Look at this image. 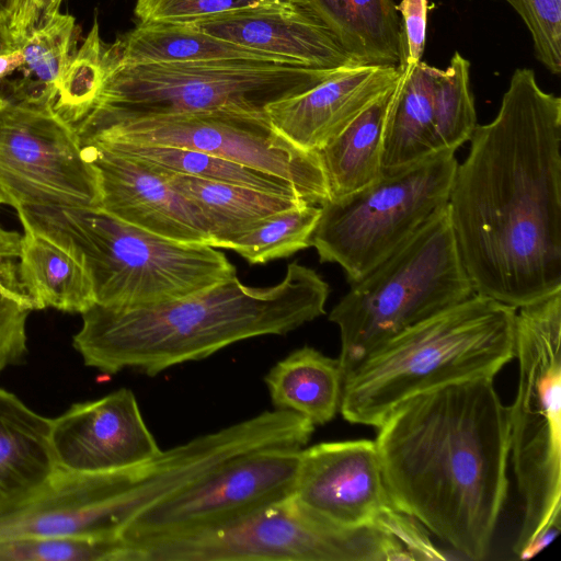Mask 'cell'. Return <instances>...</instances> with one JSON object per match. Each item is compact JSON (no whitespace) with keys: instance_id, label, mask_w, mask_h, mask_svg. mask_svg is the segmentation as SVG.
Wrapping results in <instances>:
<instances>
[{"instance_id":"e0dca14e","label":"cell","mask_w":561,"mask_h":561,"mask_svg":"<svg viewBox=\"0 0 561 561\" xmlns=\"http://www.w3.org/2000/svg\"><path fill=\"white\" fill-rule=\"evenodd\" d=\"M192 24L293 65L328 70L358 67L307 0H276Z\"/></svg>"},{"instance_id":"1f68e13d","label":"cell","mask_w":561,"mask_h":561,"mask_svg":"<svg viewBox=\"0 0 561 561\" xmlns=\"http://www.w3.org/2000/svg\"><path fill=\"white\" fill-rule=\"evenodd\" d=\"M528 27L537 59L559 75L561 70V0H512Z\"/></svg>"},{"instance_id":"7402d4cb","label":"cell","mask_w":561,"mask_h":561,"mask_svg":"<svg viewBox=\"0 0 561 561\" xmlns=\"http://www.w3.org/2000/svg\"><path fill=\"white\" fill-rule=\"evenodd\" d=\"M357 66L402 67L403 37L393 0H307Z\"/></svg>"},{"instance_id":"603a6c76","label":"cell","mask_w":561,"mask_h":561,"mask_svg":"<svg viewBox=\"0 0 561 561\" xmlns=\"http://www.w3.org/2000/svg\"><path fill=\"white\" fill-rule=\"evenodd\" d=\"M398 81L318 151L330 202H340L383 176V130Z\"/></svg>"},{"instance_id":"e575fe53","label":"cell","mask_w":561,"mask_h":561,"mask_svg":"<svg viewBox=\"0 0 561 561\" xmlns=\"http://www.w3.org/2000/svg\"><path fill=\"white\" fill-rule=\"evenodd\" d=\"M401 13V30L403 37V65H416L422 60L427 23V0H401L397 5Z\"/></svg>"},{"instance_id":"6da1fadb","label":"cell","mask_w":561,"mask_h":561,"mask_svg":"<svg viewBox=\"0 0 561 561\" xmlns=\"http://www.w3.org/2000/svg\"><path fill=\"white\" fill-rule=\"evenodd\" d=\"M447 202L474 294L518 308L561 289V99L517 68L477 125Z\"/></svg>"},{"instance_id":"4316f807","label":"cell","mask_w":561,"mask_h":561,"mask_svg":"<svg viewBox=\"0 0 561 561\" xmlns=\"http://www.w3.org/2000/svg\"><path fill=\"white\" fill-rule=\"evenodd\" d=\"M91 145L138 159L170 172L249 187L275 195L300 198L294 185L285 179L204 151L169 146L122 142Z\"/></svg>"},{"instance_id":"f1b7e54d","label":"cell","mask_w":561,"mask_h":561,"mask_svg":"<svg viewBox=\"0 0 561 561\" xmlns=\"http://www.w3.org/2000/svg\"><path fill=\"white\" fill-rule=\"evenodd\" d=\"M321 211V206L300 204L275 213L228 240L222 249L234 251L251 264L288 257L311 247Z\"/></svg>"},{"instance_id":"484cf974","label":"cell","mask_w":561,"mask_h":561,"mask_svg":"<svg viewBox=\"0 0 561 561\" xmlns=\"http://www.w3.org/2000/svg\"><path fill=\"white\" fill-rule=\"evenodd\" d=\"M156 169L198 208L207 224L214 248H224L228 240L270 215L308 204L298 197L275 195Z\"/></svg>"},{"instance_id":"2e32d148","label":"cell","mask_w":561,"mask_h":561,"mask_svg":"<svg viewBox=\"0 0 561 561\" xmlns=\"http://www.w3.org/2000/svg\"><path fill=\"white\" fill-rule=\"evenodd\" d=\"M100 180L99 208L150 233L211 247L207 224L196 206L152 165L96 145H82Z\"/></svg>"},{"instance_id":"3957f363","label":"cell","mask_w":561,"mask_h":561,"mask_svg":"<svg viewBox=\"0 0 561 561\" xmlns=\"http://www.w3.org/2000/svg\"><path fill=\"white\" fill-rule=\"evenodd\" d=\"M330 287L298 262L272 286L251 287L237 275L193 295L149 307L93 305L81 313L72 345L85 366L148 376L199 360L233 343L284 335L325 312Z\"/></svg>"},{"instance_id":"7c38bea8","label":"cell","mask_w":561,"mask_h":561,"mask_svg":"<svg viewBox=\"0 0 561 561\" xmlns=\"http://www.w3.org/2000/svg\"><path fill=\"white\" fill-rule=\"evenodd\" d=\"M7 96L0 110V204L99 208V174L75 127L44 94Z\"/></svg>"},{"instance_id":"d6a6232c","label":"cell","mask_w":561,"mask_h":561,"mask_svg":"<svg viewBox=\"0 0 561 561\" xmlns=\"http://www.w3.org/2000/svg\"><path fill=\"white\" fill-rule=\"evenodd\" d=\"M276 0H136L140 22L194 23Z\"/></svg>"},{"instance_id":"30bf717a","label":"cell","mask_w":561,"mask_h":561,"mask_svg":"<svg viewBox=\"0 0 561 561\" xmlns=\"http://www.w3.org/2000/svg\"><path fill=\"white\" fill-rule=\"evenodd\" d=\"M457 164L455 152L442 151L321 206L311 237L320 262L340 265L350 284L359 280L447 205Z\"/></svg>"},{"instance_id":"ba28073f","label":"cell","mask_w":561,"mask_h":561,"mask_svg":"<svg viewBox=\"0 0 561 561\" xmlns=\"http://www.w3.org/2000/svg\"><path fill=\"white\" fill-rule=\"evenodd\" d=\"M472 295L446 205L331 310L344 378L387 341Z\"/></svg>"},{"instance_id":"ab89813d","label":"cell","mask_w":561,"mask_h":561,"mask_svg":"<svg viewBox=\"0 0 561 561\" xmlns=\"http://www.w3.org/2000/svg\"><path fill=\"white\" fill-rule=\"evenodd\" d=\"M61 1L62 0H33L42 18L58 11Z\"/></svg>"},{"instance_id":"7a4b0ae2","label":"cell","mask_w":561,"mask_h":561,"mask_svg":"<svg viewBox=\"0 0 561 561\" xmlns=\"http://www.w3.org/2000/svg\"><path fill=\"white\" fill-rule=\"evenodd\" d=\"M375 444L397 507L467 559H485L508 488L510 413L493 378L404 401Z\"/></svg>"},{"instance_id":"9c48e42d","label":"cell","mask_w":561,"mask_h":561,"mask_svg":"<svg viewBox=\"0 0 561 561\" xmlns=\"http://www.w3.org/2000/svg\"><path fill=\"white\" fill-rule=\"evenodd\" d=\"M131 561H407L380 525L325 522L290 495L218 528L131 547Z\"/></svg>"},{"instance_id":"b9f144b4","label":"cell","mask_w":561,"mask_h":561,"mask_svg":"<svg viewBox=\"0 0 561 561\" xmlns=\"http://www.w3.org/2000/svg\"><path fill=\"white\" fill-rule=\"evenodd\" d=\"M504 1H506V2L511 3V1H512V0H504Z\"/></svg>"},{"instance_id":"277c9868","label":"cell","mask_w":561,"mask_h":561,"mask_svg":"<svg viewBox=\"0 0 561 561\" xmlns=\"http://www.w3.org/2000/svg\"><path fill=\"white\" fill-rule=\"evenodd\" d=\"M102 44L94 20L70 62L83 108L75 129L219 110L265 113L268 104L302 93L340 70L266 61L130 65L107 58Z\"/></svg>"},{"instance_id":"cb8c5ba5","label":"cell","mask_w":561,"mask_h":561,"mask_svg":"<svg viewBox=\"0 0 561 561\" xmlns=\"http://www.w3.org/2000/svg\"><path fill=\"white\" fill-rule=\"evenodd\" d=\"M437 68L420 61L402 68L383 130L382 172L392 174L436 154L433 81Z\"/></svg>"},{"instance_id":"44dd1931","label":"cell","mask_w":561,"mask_h":561,"mask_svg":"<svg viewBox=\"0 0 561 561\" xmlns=\"http://www.w3.org/2000/svg\"><path fill=\"white\" fill-rule=\"evenodd\" d=\"M23 228L19 280L34 310L55 308L83 313L95 305L90 275L66 248L18 215Z\"/></svg>"},{"instance_id":"ac0fdd59","label":"cell","mask_w":561,"mask_h":561,"mask_svg":"<svg viewBox=\"0 0 561 561\" xmlns=\"http://www.w3.org/2000/svg\"><path fill=\"white\" fill-rule=\"evenodd\" d=\"M402 68H342L316 87L265 107L274 129L307 151H319L400 78Z\"/></svg>"},{"instance_id":"d6986e66","label":"cell","mask_w":561,"mask_h":561,"mask_svg":"<svg viewBox=\"0 0 561 561\" xmlns=\"http://www.w3.org/2000/svg\"><path fill=\"white\" fill-rule=\"evenodd\" d=\"M49 431L50 419L0 388V513L35 495L57 469Z\"/></svg>"},{"instance_id":"d590c367","label":"cell","mask_w":561,"mask_h":561,"mask_svg":"<svg viewBox=\"0 0 561 561\" xmlns=\"http://www.w3.org/2000/svg\"><path fill=\"white\" fill-rule=\"evenodd\" d=\"M21 240V233L7 229L0 222V286L34 310L31 299L19 280L18 261Z\"/></svg>"},{"instance_id":"8fae6325","label":"cell","mask_w":561,"mask_h":561,"mask_svg":"<svg viewBox=\"0 0 561 561\" xmlns=\"http://www.w3.org/2000/svg\"><path fill=\"white\" fill-rule=\"evenodd\" d=\"M81 144H134L204 151L289 181L308 204L330 202L320 154L278 134L265 113L219 110L76 129Z\"/></svg>"},{"instance_id":"60d3db41","label":"cell","mask_w":561,"mask_h":561,"mask_svg":"<svg viewBox=\"0 0 561 561\" xmlns=\"http://www.w3.org/2000/svg\"><path fill=\"white\" fill-rule=\"evenodd\" d=\"M8 101V96L0 92V110L4 106Z\"/></svg>"},{"instance_id":"ffe728a7","label":"cell","mask_w":561,"mask_h":561,"mask_svg":"<svg viewBox=\"0 0 561 561\" xmlns=\"http://www.w3.org/2000/svg\"><path fill=\"white\" fill-rule=\"evenodd\" d=\"M102 49L107 58L130 65L266 61L297 66L213 36L192 23L140 22L113 44L103 43Z\"/></svg>"},{"instance_id":"52a82bcc","label":"cell","mask_w":561,"mask_h":561,"mask_svg":"<svg viewBox=\"0 0 561 561\" xmlns=\"http://www.w3.org/2000/svg\"><path fill=\"white\" fill-rule=\"evenodd\" d=\"M561 289L516 308L510 459L522 504L515 556L561 527Z\"/></svg>"},{"instance_id":"74e56055","label":"cell","mask_w":561,"mask_h":561,"mask_svg":"<svg viewBox=\"0 0 561 561\" xmlns=\"http://www.w3.org/2000/svg\"><path fill=\"white\" fill-rule=\"evenodd\" d=\"M23 66V56L21 48L11 54L0 56V81L13 73L15 70L21 69Z\"/></svg>"},{"instance_id":"9a60e30c","label":"cell","mask_w":561,"mask_h":561,"mask_svg":"<svg viewBox=\"0 0 561 561\" xmlns=\"http://www.w3.org/2000/svg\"><path fill=\"white\" fill-rule=\"evenodd\" d=\"M49 444L57 468L85 473L126 469L161 451L127 388L50 419Z\"/></svg>"},{"instance_id":"5b68a950","label":"cell","mask_w":561,"mask_h":561,"mask_svg":"<svg viewBox=\"0 0 561 561\" xmlns=\"http://www.w3.org/2000/svg\"><path fill=\"white\" fill-rule=\"evenodd\" d=\"M516 308L474 294L401 332L345 378L340 412L378 427L404 401L467 379L493 378L514 358Z\"/></svg>"},{"instance_id":"83f0119b","label":"cell","mask_w":561,"mask_h":561,"mask_svg":"<svg viewBox=\"0 0 561 561\" xmlns=\"http://www.w3.org/2000/svg\"><path fill=\"white\" fill-rule=\"evenodd\" d=\"M73 28L75 18L58 10L31 30L21 46L24 78L15 82L21 93L44 94L55 102L72 58Z\"/></svg>"},{"instance_id":"4dcf8cb0","label":"cell","mask_w":561,"mask_h":561,"mask_svg":"<svg viewBox=\"0 0 561 561\" xmlns=\"http://www.w3.org/2000/svg\"><path fill=\"white\" fill-rule=\"evenodd\" d=\"M0 561H129L122 538H22L0 541Z\"/></svg>"},{"instance_id":"f546056e","label":"cell","mask_w":561,"mask_h":561,"mask_svg":"<svg viewBox=\"0 0 561 561\" xmlns=\"http://www.w3.org/2000/svg\"><path fill=\"white\" fill-rule=\"evenodd\" d=\"M470 62L458 51L433 81V147L435 153L456 150L469 141L476 127L474 99L469 85Z\"/></svg>"},{"instance_id":"5bb4252c","label":"cell","mask_w":561,"mask_h":561,"mask_svg":"<svg viewBox=\"0 0 561 561\" xmlns=\"http://www.w3.org/2000/svg\"><path fill=\"white\" fill-rule=\"evenodd\" d=\"M291 496L312 515L344 527L380 525L394 536L408 514L392 501L375 440L302 448Z\"/></svg>"},{"instance_id":"8992f818","label":"cell","mask_w":561,"mask_h":561,"mask_svg":"<svg viewBox=\"0 0 561 561\" xmlns=\"http://www.w3.org/2000/svg\"><path fill=\"white\" fill-rule=\"evenodd\" d=\"M18 215L87 268L95 305L129 309L180 299L237 275L224 252L167 239L100 208L20 207Z\"/></svg>"},{"instance_id":"4fadbf2b","label":"cell","mask_w":561,"mask_h":561,"mask_svg":"<svg viewBox=\"0 0 561 561\" xmlns=\"http://www.w3.org/2000/svg\"><path fill=\"white\" fill-rule=\"evenodd\" d=\"M301 449L268 448L233 459L138 514L121 537L131 548L209 530L288 497Z\"/></svg>"},{"instance_id":"f35d334b","label":"cell","mask_w":561,"mask_h":561,"mask_svg":"<svg viewBox=\"0 0 561 561\" xmlns=\"http://www.w3.org/2000/svg\"><path fill=\"white\" fill-rule=\"evenodd\" d=\"M21 46L22 44L10 32L0 27V56L16 51Z\"/></svg>"},{"instance_id":"8d00e7d4","label":"cell","mask_w":561,"mask_h":561,"mask_svg":"<svg viewBox=\"0 0 561 561\" xmlns=\"http://www.w3.org/2000/svg\"><path fill=\"white\" fill-rule=\"evenodd\" d=\"M39 12L33 0H0V27L23 44L31 30L39 22Z\"/></svg>"},{"instance_id":"d4e9b609","label":"cell","mask_w":561,"mask_h":561,"mask_svg":"<svg viewBox=\"0 0 561 561\" xmlns=\"http://www.w3.org/2000/svg\"><path fill=\"white\" fill-rule=\"evenodd\" d=\"M273 405L293 411L313 425L340 412L344 376L337 358L304 346L279 360L265 376Z\"/></svg>"},{"instance_id":"836d02e7","label":"cell","mask_w":561,"mask_h":561,"mask_svg":"<svg viewBox=\"0 0 561 561\" xmlns=\"http://www.w3.org/2000/svg\"><path fill=\"white\" fill-rule=\"evenodd\" d=\"M31 311L0 286V371L24 358L27 352L26 320Z\"/></svg>"}]
</instances>
